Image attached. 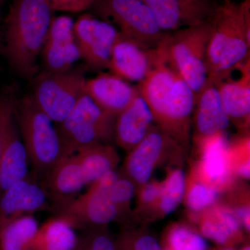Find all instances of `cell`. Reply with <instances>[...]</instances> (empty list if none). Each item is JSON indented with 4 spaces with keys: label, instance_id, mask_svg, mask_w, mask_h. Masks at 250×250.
<instances>
[{
    "label": "cell",
    "instance_id": "f1b7e54d",
    "mask_svg": "<svg viewBox=\"0 0 250 250\" xmlns=\"http://www.w3.org/2000/svg\"><path fill=\"white\" fill-rule=\"evenodd\" d=\"M165 248L172 250H208L201 233L184 225H174L166 235Z\"/></svg>",
    "mask_w": 250,
    "mask_h": 250
},
{
    "label": "cell",
    "instance_id": "8d00e7d4",
    "mask_svg": "<svg viewBox=\"0 0 250 250\" xmlns=\"http://www.w3.org/2000/svg\"><path fill=\"white\" fill-rule=\"evenodd\" d=\"M241 250H250V246H245Z\"/></svg>",
    "mask_w": 250,
    "mask_h": 250
},
{
    "label": "cell",
    "instance_id": "9c48e42d",
    "mask_svg": "<svg viewBox=\"0 0 250 250\" xmlns=\"http://www.w3.org/2000/svg\"><path fill=\"white\" fill-rule=\"evenodd\" d=\"M116 170L109 171L90 184L85 193L56 207L58 214L68 219L75 229L106 228L119 217L108 195V188L118 177Z\"/></svg>",
    "mask_w": 250,
    "mask_h": 250
},
{
    "label": "cell",
    "instance_id": "d4e9b609",
    "mask_svg": "<svg viewBox=\"0 0 250 250\" xmlns=\"http://www.w3.org/2000/svg\"><path fill=\"white\" fill-rule=\"evenodd\" d=\"M87 186H90L104 174L116 170L120 162L118 152L106 143L93 145L75 153Z\"/></svg>",
    "mask_w": 250,
    "mask_h": 250
},
{
    "label": "cell",
    "instance_id": "6da1fadb",
    "mask_svg": "<svg viewBox=\"0 0 250 250\" xmlns=\"http://www.w3.org/2000/svg\"><path fill=\"white\" fill-rule=\"evenodd\" d=\"M45 0H12L4 21L1 51L9 66L31 80L40 71L42 46L54 16Z\"/></svg>",
    "mask_w": 250,
    "mask_h": 250
},
{
    "label": "cell",
    "instance_id": "f546056e",
    "mask_svg": "<svg viewBox=\"0 0 250 250\" xmlns=\"http://www.w3.org/2000/svg\"><path fill=\"white\" fill-rule=\"evenodd\" d=\"M136 187L131 179L119 173L116 180L108 188V197L118 210L119 217L129 211L130 204L136 192Z\"/></svg>",
    "mask_w": 250,
    "mask_h": 250
},
{
    "label": "cell",
    "instance_id": "74e56055",
    "mask_svg": "<svg viewBox=\"0 0 250 250\" xmlns=\"http://www.w3.org/2000/svg\"><path fill=\"white\" fill-rule=\"evenodd\" d=\"M3 0H0V6H1V3H2Z\"/></svg>",
    "mask_w": 250,
    "mask_h": 250
},
{
    "label": "cell",
    "instance_id": "4316f807",
    "mask_svg": "<svg viewBox=\"0 0 250 250\" xmlns=\"http://www.w3.org/2000/svg\"><path fill=\"white\" fill-rule=\"evenodd\" d=\"M187 188V178L184 171L171 170L161 183V192L156 204V216L164 217L172 213L183 200Z\"/></svg>",
    "mask_w": 250,
    "mask_h": 250
},
{
    "label": "cell",
    "instance_id": "484cf974",
    "mask_svg": "<svg viewBox=\"0 0 250 250\" xmlns=\"http://www.w3.org/2000/svg\"><path fill=\"white\" fill-rule=\"evenodd\" d=\"M39 225L33 215L11 220L0 228V250H31Z\"/></svg>",
    "mask_w": 250,
    "mask_h": 250
},
{
    "label": "cell",
    "instance_id": "52a82bcc",
    "mask_svg": "<svg viewBox=\"0 0 250 250\" xmlns=\"http://www.w3.org/2000/svg\"><path fill=\"white\" fill-rule=\"evenodd\" d=\"M100 19L111 23L125 39L143 49H154L166 33L143 0H96L92 5Z\"/></svg>",
    "mask_w": 250,
    "mask_h": 250
},
{
    "label": "cell",
    "instance_id": "4fadbf2b",
    "mask_svg": "<svg viewBox=\"0 0 250 250\" xmlns=\"http://www.w3.org/2000/svg\"><path fill=\"white\" fill-rule=\"evenodd\" d=\"M201 159L197 166V180L220 191L232 182L231 149L225 131L195 141Z\"/></svg>",
    "mask_w": 250,
    "mask_h": 250
},
{
    "label": "cell",
    "instance_id": "e575fe53",
    "mask_svg": "<svg viewBox=\"0 0 250 250\" xmlns=\"http://www.w3.org/2000/svg\"><path fill=\"white\" fill-rule=\"evenodd\" d=\"M53 11L80 13L90 9L96 0H45Z\"/></svg>",
    "mask_w": 250,
    "mask_h": 250
},
{
    "label": "cell",
    "instance_id": "83f0119b",
    "mask_svg": "<svg viewBox=\"0 0 250 250\" xmlns=\"http://www.w3.org/2000/svg\"><path fill=\"white\" fill-rule=\"evenodd\" d=\"M218 196L219 190L215 188L195 180L188 187L187 184L184 198L187 208L192 212V217L196 216L195 220L198 222L203 211L214 206Z\"/></svg>",
    "mask_w": 250,
    "mask_h": 250
},
{
    "label": "cell",
    "instance_id": "5bb4252c",
    "mask_svg": "<svg viewBox=\"0 0 250 250\" xmlns=\"http://www.w3.org/2000/svg\"><path fill=\"white\" fill-rule=\"evenodd\" d=\"M49 194L31 175L11 186L0 197V228L14 219L45 209Z\"/></svg>",
    "mask_w": 250,
    "mask_h": 250
},
{
    "label": "cell",
    "instance_id": "cb8c5ba5",
    "mask_svg": "<svg viewBox=\"0 0 250 250\" xmlns=\"http://www.w3.org/2000/svg\"><path fill=\"white\" fill-rule=\"evenodd\" d=\"M71 222L57 215L39 227L31 250H77L80 237Z\"/></svg>",
    "mask_w": 250,
    "mask_h": 250
},
{
    "label": "cell",
    "instance_id": "5b68a950",
    "mask_svg": "<svg viewBox=\"0 0 250 250\" xmlns=\"http://www.w3.org/2000/svg\"><path fill=\"white\" fill-rule=\"evenodd\" d=\"M211 23L166 32L160 42L167 62L196 94L205 84L207 49Z\"/></svg>",
    "mask_w": 250,
    "mask_h": 250
},
{
    "label": "cell",
    "instance_id": "7a4b0ae2",
    "mask_svg": "<svg viewBox=\"0 0 250 250\" xmlns=\"http://www.w3.org/2000/svg\"><path fill=\"white\" fill-rule=\"evenodd\" d=\"M137 86L155 125L187 147L195 106V93L187 82L165 58H161Z\"/></svg>",
    "mask_w": 250,
    "mask_h": 250
},
{
    "label": "cell",
    "instance_id": "3957f363",
    "mask_svg": "<svg viewBox=\"0 0 250 250\" xmlns=\"http://www.w3.org/2000/svg\"><path fill=\"white\" fill-rule=\"evenodd\" d=\"M211 31L207 49V75L215 84L227 80L250 60V26L246 9L222 10Z\"/></svg>",
    "mask_w": 250,
    "mask_h": 250
},
{
    "label": "cell",
    "instance_id": "ffe728a7",
    "mask_svg": "<svg viewBox=\"0 0 250 250\" xmlns=\"http://www.w3.org/2000/svg\"><path fill=\"white\" fill-rule=\"evenodd\" d=\"M154 125L152 112L139 95L117 116L114 141L123 149L130 151L144 139Z\"/></svg>",
    "mask_w": 250,
    "mask_h": 250
},
{
    "label": "cell",
    "instance_id": "d6986e66",
    "mask_svg": "<svg viewBox=\"0 0 250 250\" xmlns=\"http://www.w3.org/2000/svg\"><path fill=\"white\" fill-rule=\"evenodd\" d=\"M147 5L164 32L206 22L207 7L200 0H152Z\"/></svg>",
    "mask_w": 250,
    "mask_h": 250
},
{
    "label": "cell",
    "instance_id": "2e32d148",
    "mask_svg": "<svg viewBox=\"0 0 250 250\" xmlns=\"http://www.w3.org/2000/svg\"><path fill=\"white\" fill-rule=\"evenodd\" d=\"M85 91L102 109L115 116L140 95L137 85L131 84L111 72H100L88 79Z\"/></svg>",
    "mask_w": 250,
    "mask_h": 250
},
{
    "label": "cell",
    "instance_id": "8fae6325",
    "mask_svg": "<svg viewBox=\"0 0 250 250\" xmlns=\"http://www.w3.org/2000/svg\"><path fill=\"white\" fill-rule=\"evenodd\" d=\"M75 34L81 59L87 68L96 71L107 70L112 49L119 31L111 23L90 14H83L75 21Z\"/></svg>",
    "mask_w": 250,
    "mask_h": 250
},
{
    "label": "cell",
    "instance_id": "603a6c76",
    "mask_svg": "<svg viewBox=\"0 0 250 250\" xmlns=\"http://www.w3.org/2000/svg\"><path fill=\"white\" fill-rule=\"evenodd\" d=\"M206 211L198 220L204 238L225 247H231L241 241L242 227L231 208L214 207Z\"/></svg>",
    "mask_w": 250,
    "mask_h": 250
},
{
    "label": "cell",
    "instance_id": "d6a6232c",
    "mask_svg": "<svg viewBox=\"0 0 250 250\" xmlns=\"http://www.w3.org/2000/svg\"><path fill=\"white\" fill-rule=\"evenodd\" d=\"M77 250H117L116 243L106 228L84 230L80 236Z\"/></svg>",
    "mask_w": 250,
    "mask_h": 250
},
{
    "label": "cell",
    "instance_id": "7c38bea8",
    "mask_svg": "<svg viewBox=\"0 0 250 250\" xmlns=\"http://www.w3.org/2000/svg\"><path fill=\"white\" fill-rule=\"evenodd\" d=\"M74 25L75 21L70 16L52 18L41 51L40 63L42 70L65 71L81 59Z\"/></svg>",
    "mask_w": 250,
    "mask_h": 250
},
{
    "label": "cell",
    "instance_id": "277c9868",
    "mask_svg": "<svg viewBox=\"0 0 250 250\" xmlns=\"http://www.w3.org/2000/svg\"><path fill=\"white\" fill-rule=\"evenodd\" d=\"M16 120L32 166L30 175L43 184L66 156L55 123L38 106L31 94L18 100Z\"/></svg>",
    "mask_w": 250,
    "mask_h": 250
},
{
    "label": "cell",
    "instance_id": "e0dca14e",
    "mask_svg": "<svg viewBox=\"0 0 250 250\" xmlns=\"http://www.w3.org/2000/svg\"><path fill=\"white\" fill-rule=\"evenodd\" d=\"M240 76L217 83L220 101L230 123L247 131L250 119V59L238 69Z\"/></svg>",
    "mask_w": 250,
    "mask_h": 250
},
{
    "label": "cell",
    "instance_id": "836d02e7",
    "mask_svg": "<svg viewBox=\"0 0 250 250\" xmlns=\"http://www.w3.org/2000/svg\"><path fill=\"white\" fill-rule=\"evenodd\" d=\"M141 187V188H140L138 190V203L140 209L155 208L160 195L161 183L155 180H149Z\"/></svg>",
    "mask_w": 250,
    "mask_h": 250
},
{
    "label": "cell",
    "instance_id": "ba28073f",
    "mask_svg": "<svg viewBox=\"0 0 250 250\" xmlns=\"http://www.w3.org/2000/svg\"><path fill=\"white\" fill-rule=\"evenodd\" d=\"M87 67L63 72H39L33 80V98L56 124L62 123L85 93Z\"/></svg>",
    "mask_w": 250,
    "mask_h": 250
},
{
    "label": "cell",
    "instance_id": "44dd1931",
    "mask_svg": "<svg viewBox=\"0 0 250 250\" xmlns=\"http://www.w3.org/2000/svg\"><path fill=\"white\" fill-rule=\"evenodd\" d=\"M29 164L16 117L0 157V197L11 186L29 175Z\"/></svg>",
    "mask_w": 250,
    "mask_h": 250
},
{
    "label": "cell",
    "instance_id": "7402d4cb",
    "mask_svg": "<svg viewBox=\"0 0 250 250\" xmlns=\"http://www.w3.org/2000/svg\"><path fill=\"white\" fill-rule=\"evenodd\" d=\"M42 184L56 207L75 198L87 186L75 154L62 158Z\"/></svg>",
    "mask_w": 250,
    "mask_h": 250
},
{
    "label": "cell",
    "instance_id": "f35d334b",
    "mask_svg": "<svg viewBox=\"0 0 250 250\" xmlns=\"http://www.w3.org/2000/svg\"><path fill=\"white\" fill-rule=\"evenodd\" d=\"M164 250H172L167 249V248H164Z\"/></svg>",
    "mask_w": 250,
    "mask_h": 250
},
{
    "label": "cell",
    "instance_id": "4dcf8cb0",
    "mask_svg": "<svg viewBox=\"0 0 250 250\" xmlns=\"http://www.w3.org/2000/svg\"><path fill=\"white\" fill-rule=\"evenodd\" d=\"M115 243L117 250H162L155 237L143 229L125 231Z\"/></svg>",
    "mask_w": 250,
    "mask_h": 250
},
{
    "label": "cell",
    "instance_id": "9a60e30c",
    "mask_svg": "<svg viewBox=\"0 0 250 250\" xmlns=\"http://www.w3.org/2000/svg\"><path fill=\"white\" fill-rule=\"evenodd\" d=\"M159 57L157 47L143 49L120 36L112 49L108 70L127 82H142L155 66Z\"/></svg>",
    "mask_w": 250,
    "mask_h": 250
},
{
    "label": "cell",
    "instance_id": "ac0fdd59",
    "mask_svg": "<svg viewBox=\"0 0 250 250\" xmlns=\"http://www.w3.org/2000/svg\"><path fill=\"white\" fill-rule=\"evenodd\" d=\"M193 111L195 141L225 131L229 125L230 121L220 101L218 88L208 79L195 95Z\"/></svg>",
    "mask_w": 250,
    "mask_h": 250
},
{
    "label": "cell",
    "instance_id": "30bf717a",
    "mask_svg": "<svg viewBox=\"0 0 250 250\" xmlns=\"http://www.w3.org/2000/svg\"><path fill=\"white\" fill-rule=\"evenodd\" d=\"M184 147L168 133L153 125L144 139L129 151L123 174L141 187L150 180L156 169L170 155H181Z\"/></svg>",
    "mask_w": 250,
    "mask_h": 250
},
{
    "label": "cell",
    "instance_id": "8992f818",
    "mask_svg": "<svg viewBox=\"0 0 250 250\" xmlns=\"http://www.w3.org/2000/svg\"><path fill=\"white\" fill-rule=\"evenodd\" d=\"M117 116L104 111L85 93L68 116L57 124L66 156L114 140Z\"/></svg>",
    "mask_w": 250,
    "mask_h": 250
},
{
    "label": "cell",
    "instance_id": "1f68e13d",
    "mask_svg": "<svg viewBox=\"0 0 250 250\" xmlns=\"http://www.w3.org/2000/svg\"><path fill=\"white\" fill-rule=\"evenodd\" d=\"M18 100L11 88L0 93V157L10 129L16 120Z\"/></svg>",
    "mask_w": 250,
    "mask_h": 250
},
{
    "label": "cell",
    "instance_id": "d590c367",
    "mask_svg": "<svg viewBox=\"0 0 250 250\" xmlns=\"http://www.w3.org/2000/svg\"><path fill=\"white\" fill-rule=\"evenodd\" d=\"M220 250H236L233 249V248H231V247H225V248H223V249H221Z\"/></svg>",
    "mask_w": 250,
    "mask_h": 250
}]
</instances>
